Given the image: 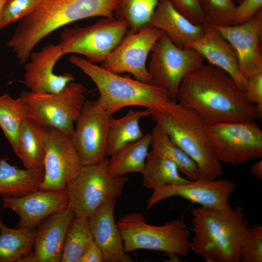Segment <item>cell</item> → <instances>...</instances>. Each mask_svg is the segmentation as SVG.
<instances>
[{"label":"cell","mask_w":262,"mask_h":262,"mask_svg":"<svg viewBox=\"0 0 262 262\" xmlns=\"http://www.w3.org/2000/svg\"><path fill=\"white\" fill-rule=\"evenodd\" d=\"M214 27L235 50L244 77L262 71V9L243 23Z\"/></svg>","instance_id":"9a60e30c"},{"label":"cell","mask_w":262,"mask_h":262,"mask_svg":"<svg viewBox=\"0 0 262 262\" xmlns=\"http://www.w3.org/2000/svg\"><path fill=\"white\" fill-rule=\"evenodd\" d=\"M155 123L151 133V150L173 162L186 179L191 180L199 179L196 163L174 142L159 123Z\"/></svg>","instance_id":"4316f807"},{"label":"cell","mask_w":262,"mask_h":262,"mask_svg":"<svg viewBox=\"0 0 262 262\" xmlns=\"http://www.w3.org/2000/svg\"><path fill=\"white\" fill-rule=\"evenodd\" d=\"M120 0H42L20 20L7 43L21 65L33 49L54 31L70 23L94 16L113 17Z\"/></svg>","instance_id":"7a4b0ae2"},{"label":"cell","mask_w":262,"mask_h":262,"mask_svg":"<svg viewBox=\"0 0 262 262\" xmlns=\"http://www.w3.org/2000/svg\"><path fill=\"white\" fill-rule=\"evenodd\" d=\"M240 262H262V226L248 228L240 250Z\"/></svg>","instance_id":"e575fe53"},{"label":"cell","mask_w":262,"mask_h":262,"mask_svg":"<svg viewBox=\"0 0 262 262\" xmlns=\"http://www.w3.org/2000/svg\"><path fill=\"white\" fill-rule=\"evenodd\" d=\"M94 241L88 218L75 217L66 236L61 262H79Z\"/></svg>","instance_id":"4dcf8cb0"},{"label":"cell","mask_w":262,"mask_h":262,"mask_svg":"<svg viewBox=\"0 0 262 262\" xmlns=\"http://www.w3.org/2000/svg\"><path fill=\"white\" fill-rule=\"evenodd\" d=\"M213 151L220 162L236 165L262 157V130L254 121L206 125Z\"/></svg>","instance_id":"8fae6325"},{"label":"cell","mask_w":262,"mask_h":262,"mask_svg":"<svg viewBox=\"0 0 262 262\" xmlns=\"http://www.w3.org/2000/svg\"><path fill=\"white\" fill-rule=\"evenodd\" d=\"M162 33L161 30L149 25L136 32L129 30L101 66L118 74L129 73L138 81L151 83L147 61Z\"/></svg>","instance_id":"7c38bea8"},{"label":"cell","mask_w":262,"mask_h":262,"mask_svg":"<svg viewBox=\"0 0 262 262\" xmlns=\"http://www.w3.org/2000/svg\"><path fill=\"white\" fill-rule=\"evenodd\" d=\"M158 0H120L115 16L125 20L130 30L136 32L149 25Z\"/></svg>","instance_id":"1f68e13d"},{"label":"cell","mask_w":262,"mask_h":262,"mask_svg":"<svg viewBox=\"0 0 262 262\" xmlns=\"http://www.w3.org/2000/svg\"><path fill=\"white\" fill-rule=\"evenodd\" d=\"M245 92L248 101L256 106L259 119L262 117V71L258 72L247 79Z\"/></svg>","instance_id":"8d00e7d4"},{"label":"cell","mask_w":262,"mask_h":262,"mask_svg":"<svg viewBox=\"0 0 262 262\" xmlns=\"http://www.w3.org/2000/svg\"><path fill=\"white\" fill-rule=\"evenodd\" d=\"M68 60L94 82L99 93L97 101L112 115L129 106L144 107L152 114L174 100L164 89L152 83L113 73L74 55Z\"/></svg>","instance_id":"277c9868"},{"label":"cell","mask_w":262,"mask_h":262,"mask_svg":"<svg viewBox=\"0 0 262 262\" xmlns=\"http://www.w3.org/2000/svg\"><path fill=\"white\" fill-rule=\"evenodd\" d=\"M190 249L206 262H240L241 247L249 228L240 206H199L193 210Z\"/></svg>","instance_id":"3957f363"},{"label":"cell","mask_w":262,"mask_h":262,"mask_svg":"<svg viewBox=\"0 0 262 262\" xmlns=\"http://www.w3.org/2000/svg\"><path fill=\"white\" fill-rule=\"evenodd\" d=\"M174 7L193 23H206L199 0H169Z\"/></svg>","instance_id":"d590c367"},{"label":"cell","mask_w":262,"mask_h":262,"mask_svg":"<svg viewBox=\"0 0 262 262\" xmlns=\"http://www.w3.org/2000/svg\"><path fill=\"white\" fill-rule=\"evenodd\" d=\"M37 229L6 226L0 214V262H20L33 249Z\"/></svg>","instance_id":"83f0119b"},{"label":"cell","mask_w":262,"mask_h":262,"mask_svg":"<svg viewBox=\"0 0 262 262\" xmlns=\"http://www.w3.org/2000/svg\"><path fill=\"white\" fill-rule=\"evenodd\" d=\"M250 172L252 175L259 180L262 179V160L257 162L250 167Z\"/></svg>","instance_id":"ab89813d"},{"label":"cell","mask_w":262,"mask_h":262,"mask_svg":"<svg viewBox=\"0 0 262 262\" xmlns=\"http://www.w3.org/2000/svg\"><path fill=\"white\" fill-rule=\"evenodd\" d=\"M103 255L100 247L94 241L85 251L79 262H102Z\"/></svg>","instance_id":"f35d334b"},{"label":"cell","mask_w":262,"mask_h":262,"mask_svg":"<svg viewBox=\"0 0 262 262\" xmlns=\"http://www.w3.org/2000/svg\"><path fill=\"white\" fill-rule=\"evenodd\" d=\"M74 218L69 207L46 218L37 229L32 252L20 262H61L66 236Z\"/></svg>","instance_id":"d6986e66"},{"label":"cell","mask_w":262,"mask_h":262,"mask_svg":"<svg viewBox=\"0 0 262 262\" xmlns=\"http://www.w3.org/2000/svg\"><path fill=\"white\" fill-rule=\"evenodd\" d=\"M83 165L70 137L49 127L44 161V175L39 190L64 191Z\"/></svg>","instance_id":"5bb4252c"},{"label":"cell","mask_w":262,"mask_h":262,"mask_svg":"<svg viewBox=\"0 0 262 262\" xmlns=\"http://www.w3.org/2000/svg\"><path fill=\"white\" fill-rule=\"evenodd\" d=\"M129 30L125 20L115 16L102 17L84 27L66 28L60 35L61 54H80L91 63H102Z\"/></svg>","instance_id":"9c48e42d"},{"label":"cell","mask_w":262,"mask_h":262,"mask_svg":"<svg viewBox=\"0 0 262 262\" xmlns=\"http://www.w3.org/2000/svg\"><path fill=\"white\" fill-rule=\"evenodd\" d=\"M5 1H6V0H0V13H1V11L2 7H3V4H4Z\"/></svg>","instance_id":"60d3db41"},{"label":"cell","mask_w":262,"mask_h":262,"mask_svg":"<svg viewBox=\"0 0 262 262\" xmlns=\"http://www.w3.org/2000/svg\"><path fill=\"white\" fill-rule=\"evenodd\" d=\"M176 100L195 111L207 125L259 119L256 106L231 77L209 63L184 77Z\"/></svg>","instance_id":"6da1fadb"},{"label":"cell","mask_w":262,"mask_h":262,"mask_svg":"<svg viewBox=\"0 0 262 262\" xmlns=\"http://www.w3.org/2000/svg\"><path fill=\"white\" fill-rule=\"evenodd\" d=\"M236 6L234 25L246 22L262 9V0H243Z\"/></svg>","instance_id":"74e56055"},{"label":"cell","mask_w":262,"mask_h":262,"mask_svg":"<svg viewBox=\"0 0 262 262\" xmlns=\"http://www.w3.org/2000/svg\"><path fill=\"white\" fill-rule=\"evenodd\" d=\"M185 47L195 49L209 64L225 71L239 88L245 92L247 80L239 70L235 50L215 28L205 23L202 36Z\"/></svg>","instance_id":"44dd1931"},{"label":"cell","mask_w":262,"mask_h":262,"mask_svg":"<svg viewBox=\"0 0 262 262\" xmlns=\"http://www.w3.org/2000/svg\"><path fill=\"white\" fill-rule=\"evenodd\" d=\"M232 181L224 179H198L181 184H166L153 190L147 202L149 209L160 201L180 196L202 207H220L229 203L235 190Z\"/></svg>","instance_id":"2e32d148"},{"label":"cell","mask_w":262,"mask_h":262,"mask_svg":"<svg viewBox=\"0 0 262 262\" xmlns=\"http://www.w3.org/2000/svg\"><path fill=\"white\" fill-rule=\"evenodd\" d=\"M151 116L196 163L199 179L214 180L222 175L223 170L212 148L206 125L195 111L172 100Z\"/></svg>","instance_id":"5b68a950"},{"label":"cell","mask_w":262,"mask_h":262,"mask_svg":"<svg viewBox=\"0 0 262 262\" xmlns=\"http://www.w3.org/2000/svg\"><path fill=\"white\" fill-rule=\"evenodd\" d=\"M117 225L126 253L146 249L185 256L190 250V232L182 219L155 226L147 223L142 214L131 213L122 216Z\"/></svg>","instance_id":"8992f818"},{"label":"cell","mask_w":262,"mask_h":262,"mask_svg":"<svg viewBox=\"0 0 262 262\" xmlns=\"http://www.w3.org/2000/svg\"><path fill=\"white\" fill-rule=\"evenodd\" d=\"M8 159H0V195L19 197L39 190L44 170L20 169L8 162Z\"/></svg>","instance_id":"603a6c76"},{"label":"cell","mask_w":262,"mask_h":262,"mask_svg":"<svg viewBox=\"0 0 262 262\" xmlns=\"http://www.w3.org/2000/svg\"><path fill=\"white\" fill-rule=\"evenodd\" d=\"M238 3L241 2L243 0H235Z\"/></svg>","instance_id":"b9f144b4"},{"label":"cell","mask_w":262,"mask_h":262,"mask_svg":"<svg viewBox=\"0 0 262 262\" xmlns=\"http://www.w3.org/2000/svg\"><path fill=\"white\" fill-rule=\"evenodd\" d=\"M149 25L162 31L175 45L184 48L200 38L204 24L193 23L180 14L169 0H158Z\"/></svg>","instance_id":"7402d4cb"},{"label":"cell","mask_w":262,"mask_h":262,"mask_svg":"<svg viewBox=\"0 0 262 262\" xmlns=\"http://www.w3.org/2000/svg\"><path fill=\"white\" fill-rule=\"evenodd\" d=\"M86 91L83 85L72 82L57 93L23 91L19 97L24 102L28 118L71 137L87 100Z\"/></svg>","instance_id":"52a82bcc"},{"label":"cell","mask_w":262,"mask_h":262,"mask_svg":"<svg viewBox=\"0 0 262 262\" xmlns=\"http://www.w3.org/2000/svg\"><path fill=\"white\" fill-rule=\"evenodd\" d=\"M2 207L19 217L16 228L35 229L49 215L68 207L65 191L40 190L19 197L2 196Z\"/></svg>","instance_id":"e0dca14e"},{"label":"cell","mask_w":262,"mask_h":262,"mask_svg":"<svg viewBox=\"0 0 262 262\" xmlns=\"http://www.w3.org/2000/svg\"><path fill=\"white\" fill-rule=\"evenodd\" d=\"M180 173L173 162L151 150L142 173L143 184L153 190L164 185L185 184L191 180L182 177Z\"/></svg>","instance_id":"f1b7e54d"},{"label":"cell","mask_w":262,"mask_h":262,"mask_svg":"<svg viewBox=\"0 0 262 262\" xmlns=\"http://www.w3.org/2000/svg\"><path fill=\"white\" fill-rule=\"evenodd\" d=\"M27 118V110L21 98H14L6 93L0 95V128L16 155L20 131Z\"/></svg>","instance_id":"f546056e"},{"label":"cell","mask_w":262,"mask_h":262,"mask_svg":"<svg viewBox=\"0 0 262 262\" xmlns=\"http://www.w3.org/2000/svg\"><path fill=\"white\" fill-rule=\"evenodd\" d=\"M108 158L91 165H83L78 175L64 191L68 207L75 217L88 218L108 198H116L128 181L125 175L113 177L108 173Z\"/></svg>","instance_id":"ba28073f"},{"label":"cell","mask_w":262,"mask_h":262,"mask_svg":"<svg viewBox=\"0 0 262 262\" xmlns=\"http://www.w3.org/2000/svg\"><path fill=\"white\" fill-rule=\"evenodd\" d=\"M49 134V127L27 118L19 135L17 156L27 169H44V161Z\"/></svg>","instance_id":"cb8c5ba5"},{"label":"cell","mask_w":262,"mask_h":262,"mask_svg":"<svg viewBox=\"0 0 262 262\" xmlns=\"http://www.w3.org/2000/svg\"><path fill=\"white\" fill-rule=\"evenodd\" d=\"M62 56L59 43L46 46L31 53L30 61L24 64V75L25 84L30 92L57 93L75 80L70 73H54V66Z\"/></svg>","instance_id":"ac0fdd59"},{"label":"cell","mask_w":262,"mask_h":262,"mask_svg":"<svg viewBox=\"0 0 262 262\" xmlns=\"http://www.w3.org/2000/svg\"><path fill=\"white\" fill-rule=\"evenodd\" d=\"M42 0H6L0 14V29L30 15Z\"/></svg>","instance_id":"836d02e7"},{"label":"cell","mask_w":262,"mask_h":262,"mask_svg":"<svg viewBox=\"0 0 262 262\" xmlns=\"http://www.w3.org/2000/svg\"><path fill=\"white\" fill-rule=\"evenodd\" d=\"M206 23L213 27L234 25L236 5L233 0H199Z\"/></svg>","instance_id":"d6a6232c"},{"label":"cell","mask_w":262,"mask_h":262,"mask_svg":"<svg viewBox=\"0 0 262 262\" xmlns=\"http://www.w3.org/2000/svg\"><path fill=\"white\" fill-rule=\"evenodd\" d=\"M116 198H108L89 217L94 240L101 248L104 262H131V256L124 251L121 232L115 222Z\"/></svg>","instance_id":"ffe728a7"},{"label":"cell","mask_w":262,"mask_h":262,"mask_svg":"<svg viewBox=\"0 0 262 262\" xmlns=\"http://www.w3.org/2000/svg\"><path fill=\"white\" fill-rule=\"evenodd\" d=\"M151 115L150 111L146 109L130 110L119 118L112 116L107 140L106 155L111 157L126 145L141 138L144 134L140 120Z\"/></svg>","instance_id":"484cf974"},{"label":"cell","mask_w":262,"mask_h":262,"mask_svg":"<svg viewBox=\"0 0 262 262\" xmlns=\"http://www.w3.org/2000/svg\"><path fill=\"white\" fill-rule=\"evenodd\" d=\"M147 69L151 83L164 89L176 100L184 77L202 66L205 58L195 49L180 48L162 33L149 54Z\"/></svg>","instance_id":"30bf717a"},{"label":"cell","mask_w":262,"mask_h":262,"mask_svg":"<svg viewBox=\"0 0 262 262\" xmlns=\"http://www.w3.org/2000/svg\"><path fill=\"white\" fill-rule=\"evenodd\" d=\"M112 116L97 100L85 102L70 137L83 165L96 164L106 158Z\"/></svg>","instance_id":"4fadbf2b"},{"label":"cell","mask_w":262,"mask_h":262,"mask_svg":"<svg viewBox=\"0 0 262 262\" xmlns=\"http://www.w3.org/2000/svg\"><path fill=\"white\" fill-rule=\"evenodd\" d=\"M151 141V133L129 143L108 158L107 170L113 177L133 172H143Z\"/></svg>","instance_id":"d4e9b609"}]
</instances>
